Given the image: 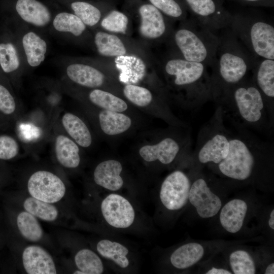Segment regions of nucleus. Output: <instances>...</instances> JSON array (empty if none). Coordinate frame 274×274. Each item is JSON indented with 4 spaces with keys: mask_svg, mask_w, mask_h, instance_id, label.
<instances>
[{
    "mask_svg": "<svg viewBox=\"0 0 274 274\" xmlns=\"http://www.w3.org/2000/svg\"><path fill=\"white\" fill-rule=\"evenodd\" d=\"M19 151V144L15 138L8 134L0 135V160H11L18 155Z\"/></svg>",
    "mask_w": 274,
    "mask_h": 274,
    "instance_id": "4c0bfd02",
    "label": "nucleus"
},
{
    "mask_svg": "<svg viewBox=\"0 0 274 274\" xmlns=\"http://www.w3.org/2000/svg\"><path fill=\"white\" fill-rule=\"evenodd\" d=\"M228 261L231 271L234 274H254L256 273L255 261L248 251L237 249L229 255Z\"/></svg>",
    "mask_w": 274,
    "mask_h": 274,
    "instance_id": "cd10ccee",
    "label": "nucleus"
},
{
    "mask_svg": "<svg viewBox=\"0 0 274 274\" xmlns=\"http://www.w3.org/2000/svg\"><path fill=\"white\" fill-rule=\"evenodd\" d=\"M75 262L78 270L83 274H100L104 271L101 259L90 249L79 251L75 256Z\"/></svg>",
    "mask_w": 274,
    "mask_h": 274,
    "instance_id": "c756f323",
    "label": "nucleus"
},
{
    "mask_svg": "<svg viewBox=\"0 0 274 274\" xmlns=\"http://www.w3.org/2000/svg\"><path fill=\"white\" fill-rule=\"evenodd\" d=\"M229 27L252 55L274 60V27L269 22L237 15L231 16Z\"/></svg>",
    "mask_w": 274,
    "mask_h": 274,
    "instance_id": "0eeeda50",
    "label": "nucleus"
},
{
    "mask_svg": "<svg viewBox=\"0 0 274 274\" xmlns=\"http://www.w3.org/2000/svg\"><path fill=\"white\" fill-rule=\"evenodd\" d=\"M23 207L26 212L46 221H53L58 215L57 208L52 203L43 201L32 196L25 199Z\"/></svg>",
    "mask_w": 274,
    "mask_h": 274,
    "instance_id": "473e14b6",
    "label": "nucleus"
},
{
    "mask_svg": "<svg viewBox=\"0 0 274 274\" xmlns=\"http://www.w3.org/2000/svg\"><path fill=\"white\" fill-rule=\"evenodd\" d=\"M221 107L225 121L233 127L271 135L273 124L265 100L251 78H247L213 98Z\"/></svg>",
    "mask_w": 274,
    "mask_h": 274,
    "instance_id": "f03ea898",
    "label": "nucleus"
},
{
    "mask_svg": "<svg viewBox=\"0 0 274 274\" xmlns=\"http://www.w3.org/2000/svg\"><path fill=\"white\" fill-rule=\"evenodd\" d=\"M208 175L202 172V168L192 167L191 184L188 201L195 209L201 218L208 219L217 215L222 207L221 198L214 192L212 184L215 174Z\"/></svg>",
    "mask_w": 274,
    "mask_h": 274,
    "instance_id": "6e6552de",
    "label": "nucleus"
},
{
    "mask_svg": "<svg viewBox=\"0 0 274 274\" xmlns=\"http://www.w3.org/2000/svg\"><path fill=\"white\" fill-rule=\"evenodd\" d=\"M149 1L159 10L170 17L181 19L184 15L182 8L175 0H149Z\"/></svg>",
    "mask_w": 274,
    "mask_h": 274,
    "instance_id": "58836bf2",
    "label": "nucleus"
},
{
    "mask_svg": "<svg viewBox=\"0 0 274 274\" xmlns=\"http://www.w3.org/2000/svg\"><path fill=\"white\" fill-rule=\"evenodd\" d=\"M22 44L28 64L31 67L40 65L45 58L46 41L36 33L29 31L23 36Z\"/></svg>",
    "mask_w": 274,
    "mask_h": 274,
    "instance_id": "393cba45",
    "label": "nucleus"
},
{
    "mask_svg": "<svg viewBox=\"0 0 274 274\" xmlns=\"http://www.w3.org/2000/svg\"><path fill=\"white\" fill-rule=\"evenodd\" d=\"M244 1H246V2H261L263 0H243Z\"/></svg>",
    "mask_w": 274,
    "mask_h": 274,
    "instance_id": "c03bdc74",
    "label": "nucleus"
},
{
    "mask_svg": "<svg viewBox=\"0 0 274 274\" xmlns=\"http://www.w3.org/2000/svg\"><path fill=\"white\" fill-rule=\"evenodd\" d=\"M249 207L244 199L234 198L227 202L221 208L219 221L222 228L230 233H236L244 227Z\"/></svg>",
    "mask_w": 274,
    "mask_h": 274,
    "instance_id": "2eb2a0df",
    "label": "nucleus"
},
{
    "mask_svg": "<svg viewBox=\"0 0 274 274\" xmlns=\"http://www.w3.org/2000/svg\"><path fill=\"white\" fill-rule=\"evenodd\" d=\"M61 123L66 132L77 144L84 148L91 145L90 132L79 117L71 113H65L61 118Z\"/></svg>",
    "mask_w": 274,
    "mask_h": 274,
    "instance_id": "b1692460",
    "label": "nucleus"
},
{
    "mask_svg": "<svg viewBox=\"0 0 274 274\" xmlns=\"http://www.w3.org/2000/svg\"><path fill=\"white\" fill-rule=\"evenodd\" d=\"M15 9L24 21L37 27L46 26L52 19L48 8L38 0H17Z\"/></svg>",
    "mask_w": 274,
    "mask_h": 274,
    "instance_id": "6ab92c4d",
    "label": "nucleus"
},
{
    "mask_svg": "<svg viewBox=\"0 0 274 274\" xmlns=\"http://www.w3.org/2000/svg\"><path fill=\"white\" fill-rule=\"evenodd\" d=\"M208 67L181 57L167 60L164 66L169 85L179 94L183 105L197 110L213 100L212 85Z\"/></svg>",
    "mask_w": 274,
    "mask_h": 274,
    "instance_id": "20e7f679",
    "label": "nucleus"
},
{
    "mask_svg": "<svg viewBox=\"0 0 274 274\" xmlns=\"http://www.w3.org/2000/svg\"><path fill=\"white\" fill-rule=\"evenodd\" d=\"M66 73L73 82L89 88L98 87L105 80L104 75L101 72L84 64H71L66 67Z\"/></svg>",
    "mask_w": 274,
    "mask_h": 274,
    "instance_id": "412c9836",
    "label": "nucleus"
},
{
    "mask_svg": "<svg viewBox=\"0 0 274 274\" xmlns=\"http://www.w3.org/2000/svg\"><path fill=\"white\" fill-rule=\"evenodd\" d=\"M251 71V78L264 98L270 121L274 124V60L258 58Z\"/></svg>",
    "mask_w": 274,
    "mask_h": 274,
    "instance_id": "4468645a",
    "label": "nucleus"
},
{
    "mask_svg": "<svg viewBox=\"0 0 274 274\" xmlns=\"http://www.w3.org/2000/svg\"><path fill=\"white\" fill-rule=\"evenodd\" d=\"M94 42L97 51L101 55L122 56L126 53L122 41L115 35L98 31L95 35Z\"/></svg>",
    "mask_w": 274,
    "mask_h": 274,
    "instance_id": "bb28decb",
    "label": "nucleus"
},
{
    "mask_svg": "<svg viewBox=\"0 0 274 274\" xmlns=\"http://www.w3.org/2000/svg\"><path fill=\"white\" fill-rule=\"evenodd\" d=\"M27 189L31 196L48 203H55L64 196L65 186L54 174L46 170H39L29 177Z\"/></svg>",
    "mask_w": 274,
    "mask_h": 274,
    "instance_id": "9b49d317",
    "label": "nucleus"
},
{
    "mask_svg": "<svg viewBox=\"0 0 274 274\" xmlns=\"http://www.w3.org/2000/svg\"><path fill=\"white\" fill-rule=\"evenodd\" d=\"M22 262L29 274H55L56 269L51 256L43 248L36 245L26 247L22 253Z\"/></svg>",
    "mask_w": 274,
    "mask_h": 274,
    "instance_id": "dca6fc26",
    "label": "nucleus"
},
{
    "mask_svg": "<svg viewBox=\"0 0 274 274\" xmlns=\"http://www.w3.org/2000/svg\"><path fill=\"white\" fill-rule=\"evenodd\" d=\"M90 100L95 105L104 110L122 112L127 110V104L123 99L110 92L95 89L89 94Z\"/></svg>",
    "mask_w": 274,
    "mask_h": 274,
    "instance_id": "2f4dec72",
    "label": "nucleus"
},
{
    "mask_svg": "<svg viewBox=\"0 0 274 274\" xmlns=\"http://www.w3.org/2000/svg\"><path fill=\"white\" fill-rule=\"evenodd\" d=\"M100 210L106 223L117 229L127 228L135 220L133 206L126 198L117 193L107 195L101 202Z\"/></svg>",
    "mask_w": 274,
    "mask_h": 274,
    "instance_id": "9d476101",
    "label": "nucleus"
},
{
    "mask_svg": "<svg viewBox=\"0 0 274 274\" xmlns=\"http://www.w3.org/2000/svg\"><path fill=\"white\" fill-rule=\"evenodd\" d=\"M191 143L181 144L172 136H166L154 145H145L139 150V154L147 162L158 161L163 165L174 162L182 154H188Z\"/></svg>",
    "mask_w": 274,
    "mask_h": 274,
    "instance_id": "ddd939ff",
    "label": "nucleus"
},
{
    "mask_svg": "<svg viewBox=\"0 0 274 274\" xmlns=\"http://www.w3.org/2000/svg\"><path fill=\"white\" fill-rule=\"evenodd\" d=\"M191 184L190 173L180 169L170 173L162 181L159 190L162 206L172 212L182 209L188 202Z\"/></svg>",
    "mask_w": 274,
    "mask_h": 274,
    "instance_id": "1a4fd4ad",
    "label": "nucleus"
},
{
    "mask_svg": "<svg viewBox=\"0 0 274 274\" xmlns=\"http://www.w3.org/2000/svg\"><path fill=\"white\" fill-rule=\"evenodd\" d=\"M4 123V121L2 120V118L1 117H0V126H3Z\"/></svg>",
    "mask_w": 274,
    "mask_h": 274,
    "instance_id": "a18cd8bd",
    "label": "nucleus"
},
{
    "mask_svg": "<svg viewBox=\"0 0 274 274\" xmlns=\"http://www.w3.org/2000/svg\"><path fill=\"white\" fill-rule=\"evenodd\" d=\"M55 153L58 162L63 167L74 168L80 163L77 144L64 135H58L55 142Z\"/></svg>",
    "mask_w": 274,
    "mask_h": 274,
    "instance_id": "4be33fe9",
    "label": "nucleus"
},
{
    "mask_svg": "<svg viewBox=\"0 0 274 274\" xmlns=\"http://www.w3.org/2000/svg\"><path fill=\"white\" fill-rule=\"evenodd\" d=\"M265 274H273L274 273V263H271L269 264L266 267L265 271Z\"/></svg>",
    "mask_w": 274,
    "mask_h": 274,
    "instance_id": "37998d69",
    "label": "nucleus"
},
{
    "mask_svg": "<svg viewBox=\"0 0 274 274\" xmlns=\"http://www.w3.org/2000/svg\"><path fill=\"white\" fill-rule=\"evenodd\" d=\"M200 24L216 33L229 27L231 16L225 12L215 0H186Z\"/></svg>",
    "mask_w": 274,
    "mask_h": 274,
    "instance_id": "f8f14e48",
    "label": "nucleus"
},
{
    "mask_svg": "<svg viewBox=\"0 0 274 274\" xmlns=\"http://www.w3.org/2000/svg\"><path fill=\"white\" fill-rule=\"evenodd\" d=\"M128 23L127 17L123 13L113 11L101 21V25L105 29L114 32L125 33Z\"/></svg>",
    "mask_w": 274,
    "mask_h": 274,
    "instance_id": "e433bc0d",
    "label": "nucleus"
},
{
    "mask_svg": "<svg viewBox=\"0 0 274 274\" xmlns=\"http://www.w3.org/2000/svg\"><path fill=\"white\" fill-rule=\"evenodd\" d=\"M226 157L208 168L226 181L261 186L273 180V143L263 141L247 129H231Z\"/></svg>",
    "mask_w": 274,
    "mask_h": 274,
    "instance_id": "f257e3e1",
    "label": "nucleus"
},
{
    "mask_svg": "<svg viewBox=\"0 0 274 274\" xmlns=\"http://www.w3.org/2000/svg\"><path fill=\"white\" fill-rule=\"evenodd\" d=\"M268 224L271 230H273L274 229V210L273 209H272L270 213Z\"/></svg>",
    "mask_w": 274,
    "mask_h": 274,
    "instance_id": "79ce46f5",
    "label": "nucleus"
},
{
    "mask_svg": "<svg viewBox=\"0 0 274 274\" xmlns=\"http://www.w3.org/2000/svg\"><path fill=\"white\" fill-rule=\"evenodd\" d=\"M125 96L132 104L139 107L149 105L153 99L151 92L147 88L134 85H127L123 88Z\"/></svg>",
    "mask_w": 274,
    "mask_h": 274,
    "instance_id": "c9c22d12",
    "label": "nucleus"
},
{
    "mask_svg": "<svg viewBox=\"0 0 274 274\" xmlns=\"http://www.w3.org/2000/svg\"><path fill=\"white\" fill-rule=\"evenodd\" d=\"M219 43L210 74L213 98L248 77L258 58L252 55L227 27L219 36Z\"/></svg>",
    "mask_w": 274,
    "mask_h": 274,
    "instance_id": "7ed1b4c3",
    "label": "nucleus"
},
{
    "mask_svg": "<svg viewBox=\"0 0 274 274\" xmlns=\"http://www.w3.org/2000/svg\"><path fill=\"white\" fill-rule=\"evenodd\" d=\"M16 110V103L9 90L0 83V114L11 116Z\"/></svg>",
    "mask_w": 274,
    "mask_h": 274,
    "instance_id": "ea45409f",
    "label": "nucleus"
},
{
    "mask_svg": "<svg viewBox=\"0 0 274 274\" xmlns=\"http://www.w3.org/2000/svg\"><path fill=\"white\" fill-rule=\"evenodd\" d=\"M17 225L21 235L31 242L40 241L43 235L42 228L36 218L30 213L23 211L17 217Z\"/></svg>",
    "mask_w": 274,
    "mask_h": 274,
    "instance_id": "c85d7f7f",
    "label": "nucleus"
},
{
    "mask_svg": "<svg viewBox=\"0 0 274 274\" xmlns=\"http://www.w3.org/2000/svg\"><path fill=\"white\" fill-rule=\"evenodd\" d=\"M52 23L57 31L69 32L76 37L81 35L86 29V25L77 16L65 12L56 14Z\"/></svg>",
    "mask_w": 274,
    "mask_h": 274,
    "instance_id": "7c9ffc66",
    "label": "nucleus"
},
{
    "mask_svg": "<svg viewBox=\"0 0 274 274\" xmlns=\"http://www.w3.org/2000/svg\"><path fill=\"white\" fill-rule=\"evenodd\" d=\"M98 118L101 130L110 135L126 131L131 124L130 118L120 112L104 110L99 113Z\"/></svg>",
    "mask_w": 274,
    "mask_h": 274,
    "instance_id": "a878e982",
    "label": "nucleus"
},
{
    "mask_svg": "<svg viewBox=\"0 0 274 274\" xmlns=\"http://www.w3.org/2000/svg\"><path fill=\"white\" fill-rule=\"evenodd\" d=\"M121 163L115 160H108L99 163L95 167L94 181L98 186L112 191H116L122 187L124 181L121 176Z\"/></svg>",
    "mask_w": 274,
    "mask_h": 274,
    "instance_id": "a211bd4d",
    "label": "nucleus"
},
{
    "mask_svg": "<svg viewBox=\"0 0 274 274\" xmlns=\"http://www.w3.org/2000/svg\"><path fill=\"white\" fill-rule=\"evenodd\" d=\"M230 135L231 130L226 125L222 109L216 106L213 115L198 131L196 146L190 158L192 167L201 168L223 161L229 150Z\"/></svg>",
    "mask_w": 274,
    "mask_h": 274,
    "instance_id": "39448f33",
    "label": "nucleus"
},
{
    "mask_svg": "<svg viewBox=\"0 0 274 274\" xmlns=\"http://www.w3.org/2000/svg\"><path fill=\"white\" fill-rule=\"evenodd\" d=\"M96 250L101 256L121 268H126L130 265L129 251L126 247L119 242L101 239L97 244Z\"/></svg>",
    "mask_w": 274,
    "mask_h": 274,
    "instance_id": "5701e85b",
    "label": "nucleus"
},
{
    "mask_svg": "<svg viewBox=\"0 0 274 274\" xmlns=\"http://www.w3.org/2000/svg\"><path fill=\"white\" fill-rule=\"evenodd\" d=\"M206 274H232L231 270L222 267H212L207 270Z\"/></svg>",
    "mask_w": 274,
    "mask_h": 274,
    "instance_id": "a19ab883",
    "label": "nucleus"
},
{
    "mask_svg": "<svg viewBox=\"0 0 274 274\" xmlns=\"http://www.w3.org/2000/svg\"><path fill=\"white\" fill-rule=\"evenodd\" d=\"M207 253V248L204 244L190 242L175 249L170 256L169 261L174 268L186 269L199 263Z\"/></svg>",
    "mask_w": 274,
    "mask_h": 274,
    "instance_id": "aec40b11",
    "label": "nucleus"
},
{
    "mask_svg": "<svg viewBox=\"0 0 274 274\" xmlns=\"http://www.w3.org/2000/svg\"><path fill=\"white\" fill-rule=\"evenodd\" d=\"M0 65L6 73H12L19 68V58L12 43H0Z\"/></svg>",
    "mask_w": 274,
    "mask_h": 274,
    "instance_id": "f704fd0d",
    "label": "nucleus"
},
{
    "mask_svg": "<svg viewBox=\"0 0 274 274\" xmlns=\"http://www.w3.org/2000/svg\"><path fill=\"white\" fill-rule=\"evenodd\" d=\"M173 41L180 57L211 67L219 43V37L194 18L185 22L174 33Z\"/></svg>",
    "mask_w": 274,
    "mask_h": 274,
    "instance_id": "423d86ee",
    "label": "nucleus"
},
{
    "mask_svg": "<svg viewBox=\"0 0 274 274\" xmlns=\"http://www.w3.org/2000/svg\"><path fill=\"white\" fill-rule=\"evenodd\" d=\"M141 22L140 31L148 39L160 38L167 32L166 22L160 11L152 4H145L139 9Z\"/></svg>",
    "mask_w": 274,
    "mask_h": 274,
    "instance_id": "f3484780",
    "label": "nucleus"
},
{
    "mask_svg": "<svg viewBox=\"0 0 274 274\" xmlns=\"http://www.w3.org/2000/svg\"><path fill=\"white\" fill-rule=\"evenodd\" d=\"M71 8L82 21L89 26L96 24L101 17L99 10L94 6L85 2H74Z\"/></svg>",
    "mask_w": 274,
    "mask_h": 274,
    "instance_id": "72a5a7b5",
    "label": "nucleus"
}]
</instances>
